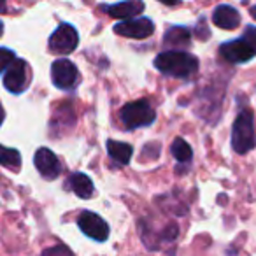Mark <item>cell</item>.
Wrapping results in <instances>:
<instances>
[{"mask_svg":"<svg viewBox=\"0 0 256 256\" xmlns=\"http://www.w3.org/2000/svg\"><path fill=\"white\" fill-rule=\"evenodd\" d=\"M30 79H32V72H30V65L26 64L22 58H16L9 68L4 74V86L8 92L20 95L23 93L30 84Z\"/></svg>","mask_w":256,"mask_h":256,"instance_id":"obj_5","label":"cell"},{"mask_svg":"<svg viewBox=\"0 0 256 256\" xmlns=\"http://www.w3.org/2000/svg\"><path fill=\"white\" fill-rule=\"evenodd\" d=\"M249 12H251V16H252V18L256 20V6H252V8L249 9Z\"/></svg>","mask_w":256,"mask_h":256,"instance_id":"obj_22","label":"cell"},{"mask_svg":"<svg viewBox=\"0 0 256 256\" xmlns=\"http://www.w3.org/2000/svg\"><path fill=\"white\" fill-rule=\"evenodd\" d=\"M256 146V132H254V120L251 110L238 112L237 120L234 121L232 128V148L235 153L246 154Z\"/></svg>","mask_w":256,"mask_h":256,"instance_id":"obj_3","label":"cell"},{"mask_svg":"<svg viewBox=\"0 0 256 256\" xmlns=\"http://www.w3.org/2000/svg\"><path fill=\"white\" fill-rule=\"evenodd\" d=\"M114 32L128 39H146L154 32V23L146 16H139V18L126 20L114 25Z\"/></svg>","mask_w":256,"mask_h":256,"instance_id":"obj_9","label":"cell"},{"mask_svg":"<svg viewBox=\"0 0 256 256\" xmlns=\"http://www.w3.org/2000/svg\"><path fill=\"white\" fill-rule=\"evenodd\" d=\"M200 26H202V28H204V26H206V23H204V20H200ZM196 36H198L200 37V39H202V30H196ZM204 39H207V37L206 36H204Z\"/></svg>","mask_w":256,"mask_h":256,"instance_id":"obj_20","label":"cell"},{"mask_svg":"<svg viewBox=\"0 0 256 256\" xmlns=\"http://www.w3.org/2000/svg\"><path fill=\"white\" fill-rule=\"evenodd\" d=\"M34 164H36V168L39 170V174L42 176L44 179H56L62 172L60 160H58L56 154L51 150H48V148L37 150L36 156H34Z\"/></svg>","mask_w":256,"mask_h":256,"instance_id":"obj_10","label":"cell"},{"mask_svg":"<svg viewBox=\"0 0 256 256\" xmlns=\"http://www.w3.org/2000/svg\"><path fill=\"white\" fill-rule=\"evenodd\" d=\"M4 118H6L4 107H2V104H0V126H2V123H4Z\"/></svg>","mask_w":256,"mask_h":256,"instance_id":"obj_21","label":"cell"},{"mask_svg":"<svg viewBox=\"0 0 256 256\" xmlns=\"http://www.w3.org/2000/svg\"><path fill=\"white\" fill-rule=\"evenodd\" d=\"M107 153L114 162H118L120 165H128L132 160L134 148L126 142H118V140H107Z\"/></svg>","mask_w":256,"mask_h":256,"instance_id":"obj_14","label":"cell"},{"mask_svg":"<svg viewBox=\"0 0 256 256\" xmlns=\"http://www.w3.org/2000/svg\"><path fill=\"white\" fill-rule=\"evenodd\" d=\"M67 182H68V188H70L79 198H90V196L93 195V192H95L93 181L86 174H82V172H74V174H70Z\"/></svg>","mask_w":256,"mask_h":256,"instance_id":"obj_13","label":"cell"},{"mask_svg":"<svg viewBox=\"0 0 256 256\" xmlns=\"http://www.w3.org/2000/svg\"><path fill=\"white\" fill-rule=\"evenodd\" d=\"M40 256H74V252H72L67 246L58 244V246H53V248H48Z\"/></svg>","mask_w":256,"mask_h":256,"instance_id":"obj_19","label":"cell"},{"mask_svg":"<svg viewBox=\"0 0 256 256\" xmlns=\"http://www.w3.org/2000/svg\"><path fill=\"white\" fill-rule=\"evenodd\" d=\"M0 11H2V12L6 11V4H2V2H0Z\"/></svg>","mask_w":256,"mask_h":256,"instance_id":"obj_24","label":"cell"},{"mask_svg":"<svg viewBox=\"0 0 256 256\" xmlns=\"http://www.w3.org/2000/svg\"><path fill=\"white\" fill-rule=\"evenodd\" d=\"M78 224L86 237L96 242H106L109 237V224L92 210H82L78 218Z\"/></svg>","mask_w":256,"mask_h":256,"instance_id":"obj_8","label":"cell"},{"mask_svg":"<svg viewBox=\"0 0 256 256\" xmlns=\"http://www.w3.org/2000/svg\"><path fill=\"white\" fill-rule=\"evenodd\" d=\"M102 11H106L109 16L112 18H120V20H134L139 18V14L144 11V4L142 2H137V0H132V2H120V4H104L100 6Z\"/></svg>","mask_w":256,"mask_h":256,"instance_id":"obj_11","label":"cell"},{"mask_svg":"<svg viewBox=\"0 0 256 256\" xmlns=\"http://www.w3.org/2000/svg\"><path fill=\"white\" fill-rule=\"evenodd\" d=\"M2 34H4V23L0 22V37H2Z\"/></svg>","mask_w":256,"mask_h":256,"instance_id":"obj_23","label":"cell"},{"mask_svg":"<svg viewBox=\"0 0 256 256\" xmlns=\"http://www.w3.org/2000/svg\"><path fill=\"white\" fill-rule=\"evenodd\" d=\"M79 34L68 23H62L50 37V50L56 54H68L78 48Z\"/></svg>","mask_w":256,"mask_h":256,"instance_id":"obj_6","label":"cell"},{"mask_svg":"<svg viewBox=\"0 0 256 256\" xmlns=\"http://www.w3.org/2000/svg\"><path fill=\"white\" fill-rule=\"evenodd\" d=\"M0 165L11 168V170H20V167H22V154H20V151L0 146Z\"/></svg>","mask_w":256,"mask_h":256,"instance_id":"obj_16","label":"cell"},{"mask_svg":"<svg viewBox=\"0 0 256 256\" xmlns=\"http://www.w3.org/2000/svg\"><path fill=\"white\" fill-rule=\"evenodd\" d=\"M212 23L223 30H235L240 25V14L235 8L226 4H221L214 9L212 12Z\"/></svg>","mask_w":256,"mask_h":256,"instance_id":"obj_12","label":"cell"},{"mask_svg":"<svg viewBox=\"0 0 256 256\" xmlns=\"http://www.w3.org/2000/svg\"><path fill=\"white\" fill-rule=\"evenodd\" d=\"M190 40H192V34L186 26H172L167 30L164 37L165 46H174V48H184L190 46Z\"/></svg>","mask_w":256,"mask_h":256,"instance_id":"obj_15","label":"cell"},{"mask_svg":"<svg viewBox=\"0 0 256 256\" xmlns=\"http://www.w3.org/2000/svg\"><path fill=\"white\" fill-rule=\"evenodd\" d=\"M16 60V54L14 51L8 50V48H0V74L4 70H8L9 65Z\"/></svg>","mask_w":256,"mask_h":256,"instance_id":"obj_18","label":"cell"},{"mask_svg":"<svg viewBox=\"0 0 256 256\" xmlns=\"http://www.w3.org/2000/svg\"><path fill=\"white\" fill-rule=\"evenodd\" d=\"M220 53L230 64H246L256 56V26L248 25L242 37L220 46Z\"/></svg>","mask_w":256,"mask_h":256,"instance_id":"obj_2","label":"cell"},{"mask_svg":"<svg viewBox=\"0 0 256 256\" xmlns=\"http://www.w3.org/2000/svg\"><path fill=\"white\" fill-rule=\"evenodd\" d=\"M51 79L53 84L60 90H74L79 81V70L70 60L60 58L51 65Z\"/></svg>","mask_w":256,"mask_h":256,"instance_id":"obj_7","label":"cell"},{"mask_svg":"<svg viewBox=\"0 0 256 256\" xmlns=\"http://www.w3.org/2000/svg\"><path fill=\"white\" fill-rule=\"evenodd\" d=\"M120 120L128 128H140L153 123L156 120V112L146 98H140L136 102H128L126 106L121 107Z\"/></svg>","mask_w":256,"mask_h":256,"instance_id":"obj_4","label":"cell"},{"mask_svg":"<svg viewBox=\"0 0 256 256\" xmlns=\"http://www.w3.org/2000/svg\"><path fill=\"white\" fill-rule=\"evenodd\" d=\"M170 151H172V154H174V158L179 162V164H188V162H192L193 151H192V148H190V144L186 142L184 139H181V137L174 139Z\"/></svg>","mask_w":256,"mask_h":256,"instance_id":"obj_17","label":"cell"},{"mask_svg":"<svg viewBox=\"0 0 256 256\" xmlns=\"http://www.w3.org/2000/svg\"><path fill=\"white\" fill-rule=\"evenodd\" d=\"M154 67L165 76L190 79L198 72V60L186 51H164L154 58Z\"/></svg>","mask_w":256,"mask_h":256,"instance_id":"obj_1","label":"cell"}]
</instances>
